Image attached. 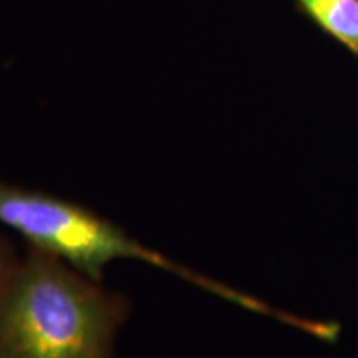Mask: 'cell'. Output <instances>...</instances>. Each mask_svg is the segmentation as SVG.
Listing matches in <instances>:
<instances>
[{"instance_id": "obj_2", "label": "cell", "mask_w": 358, "mask_h": 358, "mask_svg": "<svg viewBox=\"0 0 358 358\" xmlns=\"http://www.w3.org/2000/svg\"><path fill=\"white\" fill-rule=\"evenodd\" d=\"M0 224L19 232L34 250L66 264L92 280L101 282L111 262L140 261L206 289H216L211 282L141 244L92 209L47 192L0 182Z\"/></svg>"}, {"instance_id": "obj_1", "label": "cell", "mask_w": 358, "mask_h": 358, "mask_svg": "<svg viewBox=\"0 0 358 358\" xmlns=\"http://www.w3.org/2000/svg\"><path fill=\"white\" fill-rule=\"evenodd\" d=\"M127 297L38 250L0 299V358H115Z\"/></svg>"}, {"instance_id": "obj_3", "label": "cell", "mask_w": 358, "mask_h": 358, "mask_svg": "<svg viewBox=\"0 0 358 358\" xmlns=\"http://www.w3.org/2000/svg\"><path fill=\"white\" fill-rule=\"evenodd\" d=\"M327 32L358 55V0H299Z\"/></svg>"}, {"instance_id": "obj_4", "label": "cell", "mask_w": 358, "mask_h": 358, "mask_svg": "<svg viewBox=\"0 0 358 358\" xmlns=\"http://www.w3.org/2000/svg\"><path fill=\"white\" fill-rule=\"evenodd\" d=\"M19 264L20 261L15 257L12 245L0 236V299L10 284L12 277L15 275Z\"/></svg>"}]
</instances>
